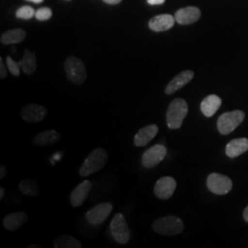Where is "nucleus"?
<instances>
[{
    "label": "nucleus",
    "instance_id": "7ed1b4c3",
    "mask_svg": "<svg viewBox=\"0 0 248 248\" xmlns=\"http://www.w3.org/2000/svg\"><path fill=\"white\" fill-rule=\"evenodd\" d=\"M153 230L163 235H175L183 232L184 224L180 218L175 215L162 217L153 222Z\"/></svg>",
    "mask_w": 248,
    "mask_h": 248
},
{
    "label": "nucleus",
    "instance_id": "6e6552de",
    "mask_svg": "<svg viewBox=\"0 0 248 248\" xmlns=\"http://www.w3.org/2000/svg\"><path fill=\"white\" fill-rule=\"evenodd\" d=\"M168 150L163 144H155L143 153L142 164L144 168L151 169L156 167L167 155Z\"/></svg>",
    "mask_w": 248,
    "mask_h": 248
},
{
    "label": "nucleus",
    "instance_id": "ddd939ff",
    "mask_svg": "<svg viewBox=\"0 0 248 248\" xmlns=\"http://www.w3.org/2000/svg\"><path fill=\"white\" fill-rule=\"evenodd\" d=\"M201 16L202 12L197 7H186L177 10L175 18L180 25H189L198 21Z\"/></svg>",
    "mask_w": 248,
    "mask_h": 248
},
{
    "label": "nucleus",
    "instance_id": "1a4fd4ad",
    "mask_svg": "<svg viewBox=\"0 0 248 248\" xmlns=\"http://www.w3.org/2000/svg\"><path fill=\"white\" fill-rule=\"evenodd\" d=\"M48 114V110L45 106L39 104H27L20 110L21 119L30 124H36L43 122Z\"/></svg>",
    "mask_w": 248,
    "mask_h": 248
},
{
    "label": "nucleus",
    "instance_id": "aec40b11",
    "mask_svg": "<svg viewBox=\"0 0 248 248\" xmlns=\"http://www.w3.org/2000/svg\"><path fill=\"white\" fill-rule=\"evenodd\" d=\"M222 105V99L216 95H209L201 104V109L204 116L213 117Z\"/></svg>",
    "mask_w": 248,
    "mask_h": 248
},
{
    "label": "nucleus",
    "instance_id": "20e7f679",
    "mask_svg": "<svg viewBox=\"0 0 248 248\" xmlns=\"http://www.w3.org/2000/svg\"><path fill=\"white\" fill-rule=\"evenodd\" d=\"M64 70L68 80L75 85H82L87 80V69L84 62L76 56H69L64 61Z\"/></svg>",
    "mask_w": 248,
    "mask_h": 248
},
{
    "label": "nucleus",
    "instance_id": "4be33fe9",
    "mask_svg": "<svg viewBox=\"0 0 248 248\" xmlns=\"http://www.w3.org/2000/svg\"><path fill=\"white\" fill-rule=\"evenodd\" d=\"M19 64H20V67L22 68V71L28 76L33 74L37 69V59H36L35 53H31L26 49L24 51L23 57L19 62Z\"/></svg>",
    "mask_w": 248,
    "mask_h": 248
},
{
    "label": "nucleus",
    "instance_id": "6ab92c4d",
    "mask_svg": "<svg viewBox=\"0 0 248 248\" xmlns=\"http://www.w3.org/2000/svg\"><path fill=\"white\" fill-rule=\"evenodd\" d=\"M248 151V139L247 138H238L233 139L227 143L225 153L227 156L231 158H235L240 156L244 153Z\"/></svg>",
    "mask_w": 248,
    "mask_h": 248
},
{
    "label": "nucleus",
    "instance_id": "cd10ccee",
    "mask_svg": "<svg viewBox=\"0 0 248 248\" xmlns=\"http://www.w3.org/2000/svg\"><path fill=\"white\" fill-rule=\"evenodd\" d=\"M7 76H8L7 68H6L4 62H3V58L0 57V78L4 80L5 78H7Z\"/></svg>",
    "mask_w": 248,
    "mask_h": 248
},
{
    "label": "nucleus",
    "instance_id": "f704fd0d",
    "mask_svg": "<svg viewBox=\"0 0 248 248\" xmlns=\"http://www.w3.org/2000/svg\"><path fill=\"white\" fill-rule=\"evenodd\" d=\"M40 246H36V245H31V246H28V248H40Z\"/></svg>",
    "mask_w": 248,
    "mask_h": 248
},
{
    "label": "nucleus",
    "instance_id": "0eeeda50",
    "mask_svg": "<svg viewBox=\"0 0 248 248\" xmlns=\"http://www.w3.org/2000/svg\"><path fill=\"white\" fill-rule=\"evenodd\" d=\"M208 188L217 195H224L229 193L232 187L230 178L218 173H213L207 178Z\"/></svg>",
    "mask_w": 248,
    "mask_h": 248
},
{
    "label": "nucleus",
    "instance_id": "39448f33",
    "mask_svg": "<svg viewBox=\"0 0 248 248\" xmlns=\"http://www.w3.org/2000/svg\"><path fill=\"white\" fill-rule=\"evenodd\" d=\"M245 113L242 110L225 112L219 117L217 128L221 134L228 135L234 131L245 120Z\"/></svg>",
    "mask_w": 248,
    "mask_h": 248
},
{
    "label": "nucleus",
    "instance_id": "a878e982",
    "mask_svg": "<svg viewBox=\"0 0 248 248\" xmlns=\"http://www.w3.org/2000/svg\"><path fill=\"white\" fill-rule=\"evenodd\" d=\"M53 10L48 7H43L36 11L35 18L40 21H45L52 18Z\"/></svg>",
    "mask_w": 248,
    "mask_h": 248
},
{
    "label": "nucleus",
    "instance_id": "b1692460",
    "mask_svg": "<svg viewBox=\"0 0 248 248\" xmlns=\"http://www.w3.org/2000/svg\"><path fill=\"white\" fill-rule=\"evenodd\" d=\"M18 187L24 195L29 196V197H36L40 193V188L34 179H31V178L22 179L18 184Z\"/></svg>",
    "mask_w": 248,
    "mask_h": 248
},
{
    "label": "nucleus",
    "instance_id": "2f4dec72",
    "mask_svg": "<svg viewBox=\"0 0 248 248\" xmlns=\"http://www.w3.org/2000/svg\"><path fill=\"white\" fill-rule=\"evenodd\" d=\"M243 216H244V219H245V221H246L247 222H248V206L247 207V208H246V209H245Z\"/></svg>",
    "mask_w": 248,
    "mask_h": 248
},
{
    "label": "nucleus",
    "instance_id": "412c9836",
    "mask_svg": "<svg viewBox=\"0 0 248 248\" xmlns=\"http://www.w3.org/2000/svg\"><path fill=\"white\" fill-rule=\"evenodd\" d=\"M25 38H26L25 31L20 28H17V29H12L4 32L1 35L0 42L2 45H14V44H19L23 42Z\"/></svg>",
    "mask_w": 248,
    "mask_h": 248
},
{
    "label": "nucleus",
    "instance_id": "7c9ffc66",
    "mask_svg": "<svg viewBox=\"0 0 248 248\" xmlns=\"http://www.w3.org/2000/svg\"><path fill=\"white\" fill-rule=\"evenodd\" d=\"M103 1L109 5H117V4L121 3L123 0H103Z\"/></svg>",
    "mask_w": 248,
    "mask_h": 248
},
{
    "label": "nucleus",
    "instance_id": "f8f14e48",
    "mask_svg": "<svg viewBox=\"0 0 248 248\" xmlns=\"http://www.w3.org/2000/svg\"><path fill=\"white\" fill-rule=\"evenodd\" d=\"M158 126L156 124H150L141 128L138 133L134 135V145L142 147L148 144L158 133Z\"/></svg>",
    "mask_w": 248,
    "mask_h": 248
},
{
    "label": "nucleus",
    "instance_id": "f03ea898",
    "mask_svg": "<svg viewBox=\"0 0 248 248\" xmlns=\"http://www.w3.org/2000/svg\"><path fill=\"white\" fill-rule=\"evenodd\" d=\"M188 112V106L183 98H175L167 111V124L169 129H179Z\"/></svg>",
    "mask_w": 248,
    "mask_h": 248
},
{
    "label": "nucleus",
    "instance_id": "f3484780",
    "mask_svg": "<svg viewBox=\"0 0 248 248\" xmlns=\"http://www.w3.org/2000/svg\"><path fill=\"white\" fill-rule=\"evenodd\" d=\"M176 22V18L170 14H161L152 18L149 21V28L153 31L161 32L169 31L173 28Z\"/></svg>",
    "mask_w": 248,
    "mask_h": 248
},
{
    "label": "nucleus",
    "instance_id": "2eb2a0df",
    "mask_svg": "<svg viewBox=\"0 0 248 248\" xmlns=\"http://www.w3.org/2000/svg\"><path fill=\"white\" fill-rule=\"evenodd\" d=\"M194 78V72L191 70H185V71L179 73L173 79L171 80L165 89L166 94L171 95L177 90L185 87L186 84H188Z\"/></svg>",
    "mask_w": 248,
    "mask_h": 248
},
{
    "label": "nucleus",
    "instance_id": "4468645a",
    "mask_svg": "<svg viewBox=\"0 0 248 248\" xmlns=\"http://www.w3.org/2000/svg\"><path fill=\"white\" fill-rule=\"evenodd\" d=\"M92 188V183L89 180H84L76 186L70 194V202L73 207L78 208L84 203Z\"/></svg>",
    "mask_w": 248,
    "mask_h": 248
},
{
    "label": "nucleus",
    "instance_id": "473e14b6",
    "mask_svg": "<svg viewBox=\"0 0 248 248\" xmlns=\"http://www.w3.org/2000/svg\"><path fill=\"white\" fill-rule=\"evenodd\" d=\"M4 193H5V189L3 187H0V200L3 199L4 197Z\"/></svg>",
    "mask_w": 248,
    "mask_h": 248
},
{
    "label": "nucleus",
    "instance_id": "dca6fc26",
    "mask_svg": "<svg viewBox=\"0 0 248 248\" xmlns=\"http://www.w3.org/2000/svg\"><path fill=\"white\" fill-rule=\"evenodd\" d=\"M61 139V134L55 130H47L37 133L32 139V143L37 147H47L56 144Z\"/></svg>",
    "mask_w": 248,
    "mask_h": 248
},
{
    "label": "nucleus",
    "instance_id": "bb28decb",
    "mask_svg": "<svg viewBox=\"0 0 248 248\" xmlns=\"http://www.w3.org/2000/svg\"><path fill=\"white\" fill-rule=\"evenodd\" d=\"M6 62H7V66L9 68V72L14 77H18L20 75V64H19V62H15L9 55H8L6 57Z\"/></svg>",
    "mask_w": 248,
    "mask_h": 248
},
{
    "label": "nucleus",
    "instance_id": "72a5a7b5",
    "mask_svg": "<svg viewBox=\"0 0 248 248\" xmlns=\"http://www.w3.org/2000/svg\"><path fill=\"white\" fill-rule=\"evenodd\" d=\"M27 1H30V2H33V3H35V4H40V3L44 2L45 0H27Z\"/></svg>",
    "mask_w": 248,
    "mask_h": 248
},
{
    "label": "nucleus",
    "instance_id": "c85d7f7f",
    "mask_svg": "<svg viewBox=\"0 0 248 248\" xmlns=\"http://www.w3.org/2000/svg\"><path fill=\"white\" fill-rule=\"evenodd\" d=\"M6 177H7V169H6L5 166L1 165V167H0V179H4Z\"/></svg>",
    "mask_w": 248,
    "mask_h": 248
},
{
    "label": "nucleus",
    "instance_id": "9d476101",
    "mask_svg": "<svg viewBox=\"0 0 248 248\" xmlns=\"http://www.w3.org/2000/svg\"><path fill=\"white\" fill-rule=\"evenodd\" d=\"M112 209L113 206L109 202L98 204L86 213V219L90 224L98 225L107 220L112 212Z\"/></svg>",
    "mask_w": 248,
    "mask_h": 248
},
{
    "label": "nucleus",
    "instance_id": "423d86ee",
    "mask_svg": "<svg viewBox=\"0 0 248 248\" xmlns=\"http://www.w3.org/2000/svg\"><path fill=\"white\" fill-rule=\"evenodd\" d=\"M109 229L113 238L122 245H125L130 239V231L124 214L116 213L110 222Z\"/></svg>",
    "mask_w": 248,
    "mask_h": 248
},
{
    "label": "nucleus",
    "instance_id": "5701e85b",
    "mask_svg": "<svg viewBox=\"0 0 248 248\" xmlns=\"http://www.w3.org/2000/svg\"><path fill=\"white\" fill-rule=\"evenodd\" d=\"M54 248H83L82 243L79 240L72 235L63 234L57 237L53 242Z\"/></svg>",
    "mask_w": 248,
    "mask_h": 248
},
{
    "label": "nucleus",
    "instance_id": "c756f323",
    "mask_svg": "<svg viewBox=\"0 0 248 248\" xmlns=\"http://www.w3.org/2000/svg\"><path fill=\"white\" fill-rule=\"evenodd\" d=\"M166 2V0H147V3L152 6H155V5H162Z\"/></svg>",
    "mask_w": 248,
    "mask_h": 248
},
{
    "label": "nucleus",
    "instance_id": "a211bd4d",
    "mask_svg": "<svg viewBox=\"0 0 248 248\" xmlns=\"http://www.w3.org/2000/svg\"><path fill=\"white\" fill-rule=\"evenodd\" d=\"M28 222V215L26 213L19 211L17 213H9L3 219V226L6 230L15 232L18 230L23 224Z\"/></svg>",
    "mask_w": 248,
    "mask_h": 248
},
{
    "label": "nucleus",
    "instance_id": "f257e3e1",
    "mask_svg": "<svg viewBox=\"0 0 248 248\" xmlns=\"http://www.w3.org/2000/svg\"><path fill=\"white\" fill-rule=\"evenodd\" d=\"M108 162V153L103 148H96L89 154L83 162L79 169L81 177H89L90 175L103 169Z\"/></svg>",
    "mask_w": 248,
    "mask_h": 248
},
{
    "label": "nucleus",
    "instance_id": "9b49d317",
    "mask_svg": "<svg viewBox=\"0 0 248 248\" xmlns=\"http://www.w3.org/2000/svg\"><path fill=\"white\" fill-rule=\"evenodd\" d=\"M176 187L177 182L173 177H161L155 185L154 192L160 200H169L174 194Z\"/></svg>",
    "mask_w": 248,
    "mask_h": 248
},
{
    "label": "nucleus",
    "instance_id": "393cba45",
    "mask_svg": "<svg viewBox=\"0 0 248 248\" xmlns=\"http://www.w3.org/2000/svg\"><path fill=\"white\" fill-rule=\"evenodd\" d=\"M36 11L31 6H22L16 11V17L22 19H31L35 16Z\"/></svg>",
    "mask_w": 248,
    "mask_h": 248
}]
</instances>
